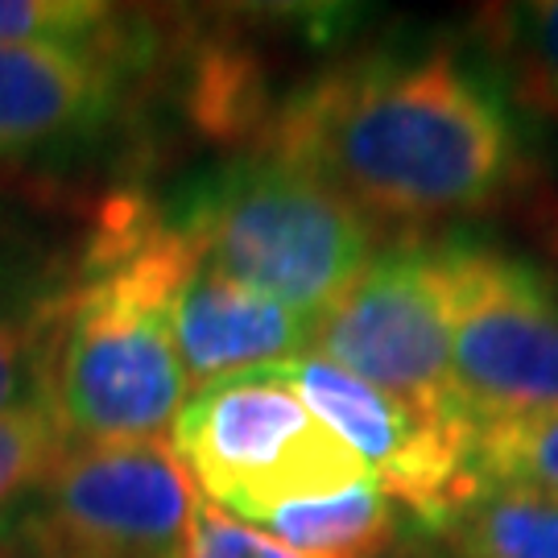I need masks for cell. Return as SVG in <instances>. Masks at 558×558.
<instances>
[{
    "mask_svg": "<svg viewBox=\"0 0 558 558\" xmlns=\"http://www.w3.org/2000/svg\"><path fill=\"white\" fill-rule=\"evenodd\" d=\"M0 46H59L124 62L145 50L129 38V21L96 0H0Z\"/></svg>",
    "mask_w": 558,
    "mask_h": 558,
    "instance_id": "obj_13",
    "label": "cell"
},
{
    "mask_svg": "<svg viewBox=\"0 0 558 558\" xmlns=\"http://www.w3.org/2000/svg\"><path fill=\"white\" fill-rule=\"evenodd\" d=\"M195 260L174 223L120 216L92 274L46 306L41 401L66 442H158L186 405L170 299Z\"/></svg>",
    "mask_w": 558,
    "mask_h": 558,
    "instance_id": "obj_2",
    "label": "cell"
},
{
    "mask_svg": "<svg viewBox=\"0 0 558 558\" xmlns=\"http://www.w3.org/2000/svg\"><path fill=\"white\" fill-rule=\"evenodd\" d=\"M472 472L480 484H521L558 500V410L480 430Z\"/></svg>",
    "mask_w": 558,
    "mask_h": 558,
    "instance_id": "obj_14",
    "label": "cell"
},
{
    "mask_svg": "<svg viewBox=\"0 0 558 558\" xmlns=\"http://www.w3.org/2000/svg\"><path fill=\"white\" fill-rule=\"evenodd\" d=\"M435 534L459 558H558V500L521 484H476Z\"/></svg>",
    "mask_w": 558,
    "mask_h": 558,
    "instance_id": "obj_11",
    "label": "cell"
},
{
    "mask_svg": "<svg viewBox=\"0 0 558 558\" xmlns=\"http://www.w3.org/2000/svg\"><path fill=\"white\" fill-rule=\"evenodd\" d=\"M311 348L426 418L463 422L451 398V319L435 244L377 253L311 323Z\"/></svg>",
    "mask_w": 558,
    "mask_h": 558,
    "instance_id": "obj_7",
    "label": "cell"
},
{
    "mask_svg": "<svg viewBox=\"0 0 558 558\" xmlns=\"http://www.w3.org/2000/svg\"><path fill=\"white\" fill-rule=\"evenodd\" d=\"M199 488L170 442H66L21 518L29 558H179Z\"/></svg>",
    "mask_w": 558,
    "mask_h": 558,
    "instance_id": "obj_6",
    "label": "cell"
},
{
    "mask_svg": "<svg viewBox=\"0 0 558 558\" xmlns=\"http://www.w3.org/2000/svg\"><path fill=\"white\" fill-rule=\"evenodd\" d=\"M179 558H311L290 546H281L274 534H260L248 521L216 509L211 500H199L195 518L186 525Z\"/></svg>",
    "mask_w": 558,
    "mask_h": 558,
    "instance_id": "obj_18",
    "label": "cell"
},
{
    "mask_svg": "<svg viewBox=\"0 0 558 558\" xmlns=\"http://www.w3.org/2000/svg\"><path fill=\"white\" fill-rule=\"evenodd\" d=\"M497 46L530 108L558 117V0L518 4L497 17Z\"/></svg>",
    "mask_w": 558,
    "mask_h": 558,
    "instance_id": "obj_15",
    "label": "cell"
},
{
    "mask_svg": "<svg viewBox=\"0 0 558 558\" xmlns=\"http://www.w3.org/2000/svg\"><path fill=\"white\" fill-rule=\"evenodd\" d=\"M269 158L331 182L364 216L480 211L518 179L509 112L451 54L373 59L323 75L281 108Z\"/></svg>",
    "mask_w": 558,
    "mask_h": 558,
    "instance_id": "obj_1",
    "label": "cell"
},
{
    "mask_svg": "<svg viewBox=\"0 0 558 558\" xmlns=\"http://www.w3.org/2000/svg\"><path fill=\"white\" fill-rule=\"evenodd\" d=\"M451 319V398L472 430L558 410V281L476 240L435 244Z\"/></svg>",
    "mask_w": 558,
    "mask_h": 558,
    "instance_id": "obj_5",
    "label": "cell"
},
{
    "mask_svg": "<svg viewBox=\"0 0 558 558\" xmlns=\"http://www.w3.org/2000/svg\"><path fill=\"white\" fill-rule=\"evenodd\" d=\"M170 451L216 509L248 521L339 497L373 476L327 422L260 373L216 380L186 401L170 426Z\"/></svg>",
    "mask_w": 558,
    "mask_h": 558,
    "instance_id": "obj_4",
    "label": "cell"
},
{
    "mask_svg": "<svg viewBox=\"0 0 558 558\" xmlns=\"http://www.w3.org/2000/svg\"><path fill=\"white\" fill-rule=\"evenodd\" d=\"M170 336L191 385L253 373L311 343V319L207 269L195 253L170 299Z\"/></svg>",
    "mask_w": 558,
    "mask_h": 558,
    "instance_id": "obj_10",
    "label": "cell"
},
{
    "mask_svg": "<svg viewBox=\"0 0 558 558\" xmlns=\"http://www.w3.org/2000/svg\"><path fill=\"white\" fill-rule=\"evenodd\" d=\"M274 538L311 558H380L393 550L401 525L398 500L377 480H360L356 488L327 500L286 505L265 521Z\"/></svg>",
    "mask_w": 558,
    "mask_h": 558,
    "instance_id": "obj_12",
    "label": "cell"
},
{
    "mask_svg": "<svg viewBox=\"0 0 558 558\" xmlns=\"http://www.w3.org/2000/svg\"><path fill=\"white\" fill-rule=\"evenodd\" d=\"M66 451L59 422L46 401H29L0 414V509L21 493L38 488L54 459Z\"/></svg>",
    "mask_w": 558,
    "mask_h": 558,
    "instance_id": "obj_16",
    "label": "cell"
},
{
    "mask_svg": "<svg viewBox=\"0 0 558 558\" xmlns=\"http://www.w3.org/2000/svg\"><path fill=\"white\" fill-rule=\"evenodd\" d=\"M253 373L286 385L315 418L327 422L368 463L380 488L426 530H439L442 518L480 484L472 472L476 430L463 422L426 418L323 356H290Z\"/></svg>",
    "mask_w": 558,
    "mask_h": 558,
    "instance_id": "obj_8",
    "label": "cell"
},
{
    "mask_svg": "<svg viewBox=\"0 0 558 558\" xmlns=\"http://www.w3.org/2000/svg\"><path fill=\"white\" fill-rule=\"evenodd\" d=\"M41 364H46V311L41 315L0 311V414L41 401Z\"/></svg>",
    "mask_w": 558,
    "mask_h": 558,
    "instance_id": "obj_17",
    "label": "cell"
},
{
    "mask_svg": "<svg viewBox=\"0 0 558 558\" xmlns=\"http://www.w3.org/2000/svg\"><path fill=\"white\" fill-rule=\"evenodd\" d=\"M174 228L207 269L311 323L377 260L373 220L281 158L240 161L203 182Z\"/></svg>",
    "mask_w": 558,
    "mask_h": 558,
    "instance_id": "obj_3",
    "label": "cell"
},
{
    "mask_svg": "<svg viewBox=\"0 0 558 558\" xmlns=\"http://www.w3.org/2000/svg\"><path fill=\"white\" fill-rule=\"evenodd\" d=\"M124 59L0 46V161L96 137L117 117Z\"/></svg>",
    "mask_w": 558,
    "mask_h": 558,
    "instance_id": "obj_9",
    "label": "cell"
},
{
    "mask_svg": "<svg viewBox=\"0 0 558 558\" xmlns=\"http://www.w3.org/2000/svg\"><path fill=\"white\" fill-rule=\"evenodd\" d=\"M385 558H435V555H426V550H389Z\"/></svg>",
    "mask_w": 558,
    "mask_h": 558,
    "instance_id": "obj_19",
    "label": "cell"
}]
</instances>
